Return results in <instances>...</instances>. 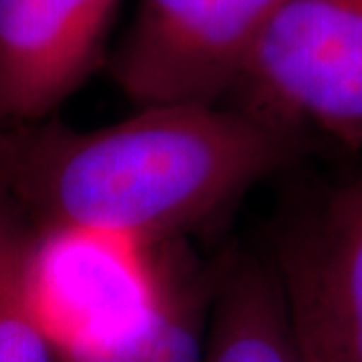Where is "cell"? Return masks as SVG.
<instances>
[{
	"label": "cell",
	"mask_w": 362,
	"mask_h": 362,
	"mask_svg": "<svg viewBox=\"0 0 362 362\" xmlns=\"http://www.w3.org/2000/svg\"><path fill=\"white\" fill-rule=\"evenodd\" d=\"M300 131L242 107H139L99 129L0 125V192L33 232H97L161 246L286 168Z\"/></svg>",
	"instance_id": "cell-1"
},
{
	"label": "cell",
	"mask_w": 362,
	"mask_h": 362,
	"mask_svg": "<svg viewBox=\"0 0 362 362\" xmlns=\"http://www.w3.org/2000/svg\"><path fill=\"white\" fill-rule=\"evenodd\" d=\"M206 362H304L280 270L242 258L218 276Z\"/></svg>",
	"instance_id": "cell-8"
},
{
	"label": "cell",
	"mask_w": 362,
	"mask_h": 362,
	"mask_svg": "<svg viewBox=\"0 0 362 362\" xmlns=\"http://www.w3.org/2000/svg\"><path fill=\"white\" fill-rule=\"evenodd\" d=\"M156 294L135 322L113 337L52 346L54 362H206L216 286L181 246H157Z\"/></svg>",
	"instance_id": "cell-7"
},
{
	"label": "cell",
	"mask_w": 362,
	"mask_h": 362,
	"mask_svg": "<svg viewBox=\"0 0 362 362\" xmlns=\"http://www.w3.org/2000/svg\"><path fill=\"white\" fill-rule=\"evenodd\" d=\"M30 244V230L0 197V362H54L28 292Z\"/></svg>",
	"instance_id": "cell-9"
},
{
	"label": "cell",
	"mask_w": 362,
	"mask_h": 362,
	"mask_svg": "<svg viewBox=\"0 0 362 362\" xmlns=\"http://www.w3.org/2000/svg\"><path fill=\"white\" fill-rule=\"evenodd\" d=\"M282 0H139L113 61L139 107L218 105L232 95Z\"/></svg>",
	"instance_id": "cell-3"
},
{
	"label": "cell",
	"mask_w": 362,
	"mask_h": 362,
	"mask_svg": "<svg viewBox=\"0 0 362 362\" xmlns=\"http://www.w3.org/2000/svg\"><path fill=\"white\" fill-rule=\"evenodd\" d=\"M157 246L97 232H33L28 292L52 346L125 330L156 294Z\"/></svg>",
	"instance_id": "cell-4"
},
{
	"label": "cell",
	"mask_w": 362,
	"mask_h": 362,
	"mask_svg": "<svg viewBox=\"0 0 362 362\" xmlns=\"http://www.w3.org/2000/svg\"><path fill=\"white\" fill-rule=\"evenodd\" d=\"M288 304H290V314H292V322H294V330H296L298 346L302 352V361L342 362L338 358L337 350L328 342V338L324 337V332L318 328V324L314 322L300 306H296L290 298H288Z\"/></svg>",
	"instance_id": "cell-10"
},
{
	"label": "cell",
	"mask_w": 362,
	"mask_h": 362,
	"mask_svg": "<svg viewBox=\"0 0 362 362\" xmlns=\"http://www.w3.org/2000/svg\"><path fill=\"white\" fill-rule=\"evenodd\" d=\"M119 0H0V125L39 123L103 59Z\"/></svg>",
	"instance_id": "cell-5"
},
{
	"label": "cell",
	"mask_w": 362,
	"mask_h": 362,
	"mask_svg": "<svg viewBox=\"0 0 362 362\" xmlns=\"http://www.w3.org/2000/svg\"><path fill=\"white\" fill-rule=\"evenodd\" d=\"M280 276L342 362H362V175L337 185L286 244Z\"/></svg>",
	"instance_id": "cell-6"
},
{
	"label": "cell",
	"mask_w": 362,
	"mask_h": 362,
	"mask_svg": "<svg viewBox=\"0 0 362 362\" xmlns=\"http://www.w3.org/2000/svg\"><path fill=\"white\" fill-rule=\"evenodd\" d=\"M232 95L278 125L362 149V0H282Z\"/></svg>",
	"instance_id": "cell-2"
}]
</instances>
